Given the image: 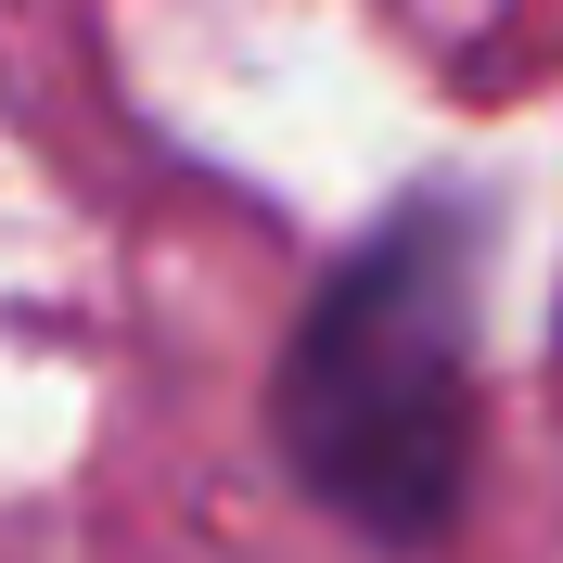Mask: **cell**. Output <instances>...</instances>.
<instances>
[{
  "label": "cell",
  "instance_id": "obj_1",
  "mask_svg": "<svg viewBox=\"0 0 563 563\" xmlns=\"http://www.w3.org/2000/svg\"><path fill=\"white\" fill-rule=\"evenodd\" d=\"M474 295H487V218L461 192H410L385 231H358L282 333L269 435L282 474L358 526L372 551H435L474 487Z\"/></svg>",
  "mask_w": 563,
  "mask_h": 563
}]
</instances>
